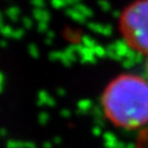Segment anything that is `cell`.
<instances>
[{"instance_id":"cell-1","label":"cell","mask_w":148,"mask_h":148,"mask_svg":"<svg viewBox=\"0 0 148 148\" xmlns=\"http://www.w3.org/2000/svg\"><path fill=\"white\" fill-rule=\"evenodd\" d=\"M101 106L114 126L124 130L147 127L148 81L138 75H119L103 90Z\"/></svg>"},{"instance_id":"cell-2","label":"cell","mask_w":148,"mask_h":148,"mask_svg":"<svg viewBox=\"0 0 148 148\" xmlns=\"http://www.w3.org/2000/svg\"><path fill=\"white\" fill-rule=\"evenodd\" d=\"M119 29L127 45L148 58V0L127 5L120 16Z\"/></svg>"},{"instance_id":"cell-3","label":"cell","mask_w":148,"mask_h":148,"mask_svg":"<svg viewBox=\"0 0 148 148\" xmlns=\"http://www.w3.org/2000/svg\"><path fill=\"white\" fill-rule=\"evenodd\" d=\"M135 148H148V126L139 133L135 144Z\"/></svg>"},{"instance_id":"cell-4","label":"cell","mask_w":148,"mask_h":148,"mask_svg":"<svg viewBox=\"0 0 148 148\" xmlns=\"http://www.w3.org/2000/svg\"><path fill=\"white\" fill-rule=\"evenodd\" d=\"M146 75L148 77V58H147V63H146Z\"/></svg>"}]
</instances>
